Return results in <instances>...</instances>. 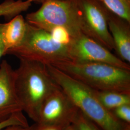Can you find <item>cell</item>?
<instances>
[{
	"mask_svg": "<svg viewBox=\"0 0 130 130\" xmlns=\"http://www.w3.org/2000/svg\"><path fill=\"white\" fill-rule=\"evenodd\" d=\"M14 87L22 111L37 122L42 103L59 86L52 78L46 65L20 59L19 68L14 70Z\"/></svg>",
	"mask_w": 130,
	"mask_h": 130,
	"instance_id": "1",
	"label": "cell"
},
{
	"mask_svg": "<svg viewBox=\"0 0 130 130\" xmlns=\"http://www.w3.org/2000/svg\"><path fill=\"white\" fill-rule=\"evenodd\" d=\"M52 78L85 116L102 130H124L125 122L118 120L100 102L95 90L53 66L46 65Z\"/></svg>",
	"mask_w": 130,
	"mask_h": 130,
	"instance_id": "2",
	"label": "cell"
},
{
	"mask_svg": "<svg viewBox=\"0 0 130 130\" xmlns=\"http://www.w3.org/2000/svg\"><path fill=\"white\" fill-rule=\"evenodd\" d=\"M50 65L95 90L130 93V70L104 63L70 60Z\"/></svg>",
	"mask_w": 130,
	"mask_h": 130,
	"instance_id": "3",
	"label": "cell"
},
{
	"mask_svg": "<svg viewBox=\"0 0 130 130\" xmlns=\"http://www.w3.org/2000/svg\"><path fill=\"white\" fill-rule=\"evenodd\" d=\"M25 19L29 25L49 32L61 28L71 38L83 33L76 0H48L38 10L27 14Z\"/></svg>",
	"mask_w": 130,
	"mask_h": 130,
	"instance_id": "4",
	"label": "cell"
},
{
	"mask_svg": "<svg viewBox=\"0 0 130 130\" xmlns=\"http://www.w3.org/2000/svg\"><path fill=\"white\" fill-rule=\"evenodd\" d=\"M6 55L14 56L19 60L36 61L45 65L70 60L68 43L57 41L51 33L29 24L23 42L18 47L8 51Z\"/></svg>",
	"mask_w": 130,
	"mask_h": 130,
	"instance_id": "5",
	"label": "cell"
},
{
	"mask_svg": "<svg viewBox=\"0 0 130 130\" xmlns=\"http://www.w3.org/2000/svg\"><path fill=\"white\" fill-rule=\"evenodd\" d=\"M82 33L111 51L114 46L108 27L110 10L101 0H76Z\"/></svg>",
	"mask_w": 130,
	"mask_h": 130,
	"instance_id": "6",
	"label": "cell"
},
{
	"mask_svg": "<svg viewBox=\"0 0 130 130\" xmlns=\"http://www.w3.org/2000/svg\"><path fill=\"white\" fill-rule=\"evenodd\" d=\"M70 60L78 63L100 62L130 70L129 64L83 33L71 38L68 43Z\"/></svg>",
	"mask_w": 130,
	"mask_h": 130,
	"instance_id": "7",
	"label": "cell"
},
{
	"mask_svg": "<svg viewBox=\"0 0 130 130\" xmlns=\"http://www.w3.org/2000/svg\"><path fill=\"white\" fill-rule=\"evenodd\" d=\"M78 110L59 86L42 103L36 123L63 129L72 124Z\"/></svg>",
	"mask_w": 130,
	"mask_h": 130,
	"instance_id": "8",
	"label": "cell"
},
{
	"mask_svg": "<svg viewBox=\"0 0 130 130\" xmlns=\"http://www.w3.org/2000/svg\"><path fill=\"white\" fill-rule=\"evenodd\" d=\"M22 111L14 87V70L4 60L0 64V122Z\"/></svg>",
	"mask_w": 130,
	"mask_h": 130,
	"instance_id": "9",
	"label": "cell"
},
{
	"mask_svg": "<svg viewBox=\"0 0 130 130\" xmlns=\"http://www.w3.org/2000/svg\"><path fill=\"white\" fill-rule=\"evenodd\" d=\"M108 27L118 57L130 64V22L110 11Z\"/></svg>",
	"mask_w": 130,
	"mask_h": 130,
	"instance_id": "10",
	"label": "cell"
},
{
	"mask_svg": "<svg viewBox=\"0 0 130 130\" xmlns=\"http://www.w3.org/2000/svg\"><path fill=\"white\" fill-rule=\"evenodd\" d=\"M28 24L21 14L4 23L2 38L5 55L8 51L19 46L23 42L28 32Z\"/></svg>",
	"mask_w": 130,
	"mask_h": 130,
	"instance_id": "11",
	"label": "cell"
},
{
	"mask_svg": "<svg viewBox=\"0 0 130 130\" xmlns=\"http://www.w3.org/2000/svg\"><path fill=\"white\" fill-rule=\"evenodd\" d=\"M95 92L100 102L109 111L118 107L130 105V93L111 90H95Z\"/></svg>",
	"mask_w": 130,
	"mask_h": 130,
	"instance_id": "12",
	"label": "cell"
},
{
	"mask_svg": "<svg viewBox=\"0 0 130 130\" xmlns=\"http://www.w3.org/2000/svg\"><path fill=\"white\" fill-rule=\"evenodd\" d=\"M31 0H5L0 4V17L11 20L27 11L32 5Z\"/></svg>",
	"mask_w": 130,
	"mask_h": 130,
	"instance_id": "13",
	"label": "cell"
},
{
	"mask_svg": "<svg viewBox=\"0 0 130 130\" xmlns=\"http://www.w3.org/2000/svg\"><path fill=\"white\" fill-rule=\"evenodd\" d=\"M114 14L130 22V0H101Z\"/></svg>",
	"mask_w": 130,
	"mask_h": 130,
	"instance_id": "14",
	"label": "cell"
},
{
	"mask_svg": "<svg viewBox=\"0 0 130 130\" xmlns=\"http://www.w3.org/2000/svg\"><path fill=\"white\" fill-rule=\"evenodd\" d=\"M77 130H102L79 110L72 122Z\"/></svg>",
	"mask_w": 130,
	"mask_h": 130,
	"instance_id": "15",
	"label": "cell"
},
{
	"mask_svg": "<svg viewBox=\"0 0 130 130\" xmlns=\"http://www.w3.org/2000/svg\"><path fill=\"white\" fill-rule=\"evenodd\" d=\"M11 125H19L23 127L29 126L26 118L24 115L22 111L15 113L8 119L0 122V130Z\"/></svg>",
	"mask_w": 130,
	"mask_h": 130,
	"instance_id": "16",
	"label": "cell"
},
{
	"mask_svg": "<svg viewBox=\"0 0 130 130\" xmlns=\"http://www.w3.org/2000/svg\"><path fill=\"white\" fill-rule=\"evenodd\" d=\"M111 112L118 120L130 123V105L118 107Z\"/></svg>",
	"mask_w": 130,
	"mask_h": 130,
	"instance_id": "17",
	"label": "cell"
},
{
	"mask_svg": "<svg viewBox=\"0 0 130 130\" xmlns=\"http://www.w3.org/2000/svg\"><path fill=\"white\" fill-rule=\"evenodd\" d=\"M31 130H63V128L58 126L42 124L35 122L34 124L31 126Z\"/></svg>",
	"mask_w": 130,
	"mask_h": 130,
	"instance_id": "18",
	"label": "cell"
},
{
	"mask_svg": "<svg viewBox=\"0 0 130 130\" xmlns=\"http://www.w3.org/2000/svg\"><path fill=\"white\" fill-rule=\"evenodd\" d=\"M4 23H0V59L3 56H5V44L2 38V29Z\"/></svg>",
	"mask_w": 130,
	"mask_h": 130,
	"instance_id": "19",
	"label": "cell"
},
{
	"mask_svg": "<svg viewBox=\"0 0 130 130\" xmlns=\"http://www.w3.org/2000/svg\"><path fill=\"white\" fill-rule=\"evenodd\" d=\"M1 130H31V126L23 127L19 125H11L6 127Z\"/></svg>",
	"mask_w": 130,
	"mask_h": 130,
	"instance_id": "20",
	"label": "cell"
},
{
	"mask_svg": "<svg viewBox=\"0 0 130 130\" xmlns=\"http://www.w3.org/2000/svg\"><path fill=\"white\" fill-rule=\"evenodd\" d=\"M63 130H77L73 124H70L64 127Z\"/></svg>",
	"mask_w": 130,
	"mask_h": 130,
	"instance_id": "21",
	"label": "cell"
},
{
	"mask_svg": "<svg viewBox=\"0 0 130 130\" xmlns=\"http://www.w3.org/2000/svg\"><path fill=\"white\" fill-rule=\"evenodd\" d=\"M32 3H34L36 4H42L44 2H46L48 0H31Z\"/></svg>",
	"mask_w": 130,
	"mask_h": 130,
	"instance_id": "22",
	"label": "cell"
}]
</instances>
